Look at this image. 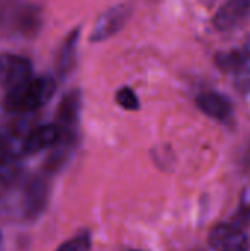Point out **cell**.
<instances>
[{"label": "cell", "mask_w": 250, "mask_h": 251, "mask_svg": "<svg viewBox=\"0 0 250 251\" xmlns=\"http://www.w3.org/2000/svg\"><path fill=\"white\" fill-rule=\"evenodd\" d=\"M24 174V166L18 154L4 153L0 154V181L9 187L16 184Z\"/></svg>", "instance_id": "cell-13"}, {"label": "cell", "mask_w": 250, "mask_h": 251, "mask_svg": "<svg viewBox=\"0 0 250 251\" xmlns=\"http://www.w3.org/2000/svg\"><path fill=\"white\" fill-rule=\"evenodd\" d=\"M215 62L224 72H240L250 62V46L246 44L242 49L218 53Z\"/></svg>", "instance_id": "cell-12"}, {"label": "cell", "mask_w": 250, "mask_h": 251, "mask_svg": "<svg viewBox=\"0 0 250 251\" xmlns=\"http://www.w3.org/2000/svg\"><path fill=\"white\" fill-rule=\"evenodd\" d=\"M4 188H6V185H4V184H3V182L0 181V194H1L3 191H4Z\"/></svg>", "instance_id": "cell-16"}, {"label": "cell", "mask_w": 250, "mask_h": 251, "mask_svg": "<svg viewBox=\"0 0 250 251\" xmlns=\"http://www.w3.org/2000/svg\"><path fill=\"white\" fill-rule=\"evenodd\" d=\"M91 250V237L88 231H83L75 237L62 243L55 251H90Z\"/></svg>", "instance_id": "cell-14"}, {"label": "cell", "mask_w": 250, "mask_h": 251, "mask_svg": "<svg viewBox=\"0 0 250 251\" xmlns=\"http://www.w3.org/2000/svg\"><path fill=\"white\" fill-rule=\"evenodd\" d=\"M81 28L77 26L72 31L68 32V35L63 38L57 56H56V72L60 78H66L75 68L77 63V47L80 40Z\"/></svg>", "instance_id": "cell-10"}, {"label": "cell", "mask_w": 250, "mask_h": 251, "mask_svg": "<svg viewBox=\"0 0 250 251\" xmlns=\"http://www.w3.org/2000/svg\"><path fill=\"white\" fill-rule=\"evenodd\" d=\"M250 19V0H227L215 13L212 24L218 31H231Z\"/></svg>", "instance_id": "cell-8"}, {"label": "cell", "mask_w": 250, "mask_h": 251, "mask_svg": "<svg viewBox=\"0 0 250 251\" xmlns=\"http://www.w3.org/2000/svg\"><path fill=\"white\" fill-rule=\"evenodd\" d=\"M50 197V182L46 174L34 175L25 185L22 197L24 216L29 221L37 219L47 207Z\"/></svg>", "instance_id": "cell-4"}, {"label": "cell", "mask_w": 250, "mask_h": 251, "mask_svg": "<svg viewBox=\"0 0 250 251\" xmlns=\"http://www.w3.org/2000/svg\"><path fill=\"white\" fill-rule=\"evenodd\" d=\"M56 91V82L52 76L31 78L21 87L6 91L3 109L12 115L34 112L50 101Z\"/></svg>", "instance_id": "cell-1"}, {"label": "cell", "mask_w": 250, "mask_h": 251, "mask_svg": "<svg viewBox=\"0 0 250 251\" xmlns=\"http://www.w3.org/2000/svg\"><path fill=\"white\" fill-rule=\"evenodd\" d=\"M41 10L37 6L28 4L18 10L16 15V29L25 37H35L41 29Z\"/></svg>", "instance_id": "cell-11"}, {"label": "cell", "mask_w": 250, "mask_h": 251, "mask_svg": "<svg viewBox=\"0 0 250 251\" xmlns=\"http://www.w3.org/2000/svg\"><path fill=\"white\" fill-rule=\"evenodd\" d=\"M81 104H83L81 91L74 88L65 93V96L62 97L57 106L56 124L60 126L65 140H75V129L80 121Z\"/></svg>", "instance_id": "cell-6"}, {"label": "cell", "mask_w": 250, "mask_h": 251, "mask_svg": "<svg viewBox=\"0 0 250 251\" xmlns=\"http://www.w3.org/2000/svg\"><path fill=\"white\" fill-rule=\"evenodd\" d=\"M209 246L215 251H249L250 241L248 234L231 224L215 225L208 237Z\"/></svg>", "instance_id": "cell-5"}, {"label": "cell", "mask_w": 250, "mask_h": 251, "mask_svg": "<svg viewBox=\"0 0 250 251\" xmlns=\"http://www.w3.org/2000/svg\"><path fill=\"white\" fill-rule=\"evenodd\" d=\"M115 99H116V103L125 110L134 112V110L140 109V100H139L137 94L134 93V90L130 87H121L116 91Z\"/></svg>", "instance_id": "cell-15"}, {"label": "cell", "mask_w": 250, "mask_h": 251, "mask_svg": "<svg viewBox=\"0 0 250 251\" xmlns=\"http://www.w3.org/2000/svg\"><path fill=\"white\" fill-rule=\"evenodd\" d=\"M0 244H1V234H0Z\"/></svg>", "instance_id": "cell-17"}, {"label": "cell", "mask_w": 250, "mask_h": 251, "mask_svg": "<svg viewBox=\"0 0 250 251\" xmlns=\"http://www.w3.org/2000/svg\"><path fill=\"white\" fill-rule=\"evenodd\" d=\"M130 18L131 6L128 3H119L109 7L96 19L88 40L91 43H100L113 37L127 25Z\"/></svg>", "instance_id": "cell-2"}, {"label": "cell", "mask_w": 250, "mask_h": 251, "mask_svg": "<svg viewBox=\"0 0 250 251\" xmlns=\"http://www.w3.org/2000/svg\"><path fill=\"white\" fill-rule=\"evenodd\" d=\"M63 138V132L57 124H46L31 129L22 140L21 150L24 154H37L43 150L56 147Z\"/></svg>", "instance_id": "cell-7"}, {"label": "cell", "mask_w": 250, "mask_h": 251, "mask_svg": "<svg viewBox=\"0 0 250 251\" xmlns=\"http://www.w3.org/2000/svg\"><path fill=\"white\" fill-rule=\"evenodd\" d=\"M32 78L31 62L19 54H0V87L6 91L15 90Z\"/></svg>", "instance_id": "cell-3"}, {"label": "cell", "mask_w": 250, "mask_h": 251, "mask_svg": "<svg viewBox=\"0 0 250 251\" xmlns=\"http://www.w3.org/2000/svg\"><path fill=\"white\" fill-rule=\"evenodd\" d=\"M196 106L209 118L228 124L233 121L234 110H233V103L230 101L228 97L217 93V91H202L196 97Z\"/></svg>", "instance_id": "cell-9"}]
</instances>
